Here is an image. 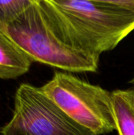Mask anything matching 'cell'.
Returning <instances> with one entry per match:
<instances>
[{
	"label": "cell",
	"mask_w": 134,
	"mask_h": 135,
	"mask_svg": "<svg viewBox=\"0 0 134 135\" xmlns=\"http://www.w3.org/2000/svg\"><path fill=\"white\" fill-rule=\"evenodd\" d=\"M69 46L100 59L134 30V0H39Z\"/></svg>",
	"instance_id": "cell-1"
},
{
	"label": "cell",
	"mask_w": 134,
	"mask_h": 135,
	"mask_svg": "<svg viewBox=\"0 0 134 135\" xmlns=\"http://www.w3.org/2000/svg\"><path fill=\"white\" fill-rule=\"evenodd\" d=\"M6 32L33 62L74 73L98 70L100 59L69 46L61 39L39 0H32Z\"/></svg>",
	"instance_id": "cell-2"
},
{
	"label": "cell",
	"mask_w": 134,
	"mask_h": 135,
	"mask_svg": "<svg viewBox=\"0 0 134 135\" xmlns=\"http://www.w3.org/2000/svg\"><path fill=\"white\" fill-rule=\"evenodd\" d=\"M40 89L68 116L95 135L117 130L111 93L102 87L56 71Z\"/></svg>",
	"instance_id": "cell-3"
},
{
	"label": "cell",
	"mask_w": 134,
	"mask_h": 135,
	"mask_svg": "<svg viewBox=\"0 0 134 135\" xmlns=\"http://www.w3.org/2000/svg\"><path fill=\"white\" fill-rule=\"evenodd\" d=\"M2 135H95L68 116L40 88L21 84Z\"/></svg>",
	"instance_id": "cell-4"
},
{
	"label": "cell",
	"mask_w": 134,
	"mask_h": 135,
	"mask_svg": "<svg viewBox=\"0 0 134 135\" xmlns=\"http://www.w3.org/2000/svg\"><path fill=\"white\" fill-rule=\"evenodd\" d=\"M30 57L0 30V79H16L25 74L32 63Z\"/></svg>",
	"instance_id": "cell-5"
},
{
	"label": "cell",
	"mask_w": 134,
	"mask_h": 135,
	"mask_svg": "<svg viewBox=\"0 0 134 135\" xmlns=\"http://www.w3.org/2000/svg\"><path fill=\"white\" fill-rule=\"evenodd\" d=\"M111 100L118 135H134V89L115 90Z\"/></svg>",
	"instance_id": "cell-6"
},
{
	"label": "cell",
	"mask_w": 134,
	"mask_h": 135,
	"mask_svg": "<svg viewBox=\"0 0 134 135\" xmlns=\"http://www.w3.org/2000/svg\"><path fill=\"white\" fill-rule=\"evenodd\" d=\"M32 2V0L0 1V30L6 32L8 25L13 22Z\"/></svg>",
	"instance_id": "cell-7"
},
{
	"label": "cell",
	"mask_w": 134,
	"mask_h": 135,
	"mask_svg": "<svg viewBox=\"0 0 134 135\" xmlns=\"http://www.w3.org/2000/svg\"><path fill=\"white\" fill-rule=\"evenodd\" d=\"M129 83H130V84H133V85H134V77L129 81Z\"/></svg>",
	"instance_id": "cell-8"
}]
</instances>
